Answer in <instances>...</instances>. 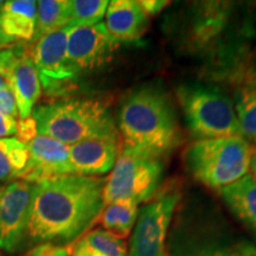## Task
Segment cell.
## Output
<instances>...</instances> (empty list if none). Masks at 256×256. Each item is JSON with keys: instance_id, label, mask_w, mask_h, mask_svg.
I'll list each match as a JSON object with an SVG mask.
<instances>
[{"instance_id": "cell-1", "label": "cell", "mask_w": 256, "mask_h": 256, "mask_svg": "<svg viewBox=\"0 0 256 256\" xmlns=\"http://www.w3.org/2000/svg\"><path fill=\"white\" fill-rule=\"evenodd\" d=\"M106 178L68 174L34 184L26 240L66 247L78 241L104 208Z\"/></svg>"}, {"instance_id": "cell-2", "label": "cell", "mask_w": 256, "mask_h": 256, "mask_svg": "<svg viewBox=\"0 0 256 256\" xmlns=\"http://www.w3.org/2000/svg\"><path fill=\"white\" fill-rule=\"evenodd\" d=\"M118 127L124 147L158 158L180 142V128L172 101L156 86H142L127 95L120 106Z\"/></svg>"}, {"instance_id": "cell-3", "label": "cell", "mask_w": 256, "mask_h": 256, "mask_svg": "<svg viewBox=\"0 0 256 256\" xmlns=\"http://www.w3.org/2000/svg\"><path fill=\"white\" fill-rule=\"evenodd\" d=\"M31 116L36 121L38 136L68 146L84 140L119 138L110 108L95 98L55 100L34 107Z\"/></svg>"}, {"instance_id": "cell-4", "label": "cell", "mask_w": 256, "mask_h": 256, "mask_svg": "<svg viewBox=\"0 0 256 256\" xmlns=\"http://www.w3.org/2000/svg\"><path fill=\"white\" fill-rule=\"evenodd\" d=\"M252 151L242 136L198 140L185 152V164L198 182L220 190L248 174Z\"/></svg>"}, {"instance_id": "cell-5", "label": "cell", "mask_w": 256, "mask_h": 256, "mask_svg": "<svg viewBox=\"0 0 256 256\" xmlns=\"http://www.w3.org/2000/svg\"><path fill=\"white\" fill-rule=\"evenodd\" d=\"M177 98L188 130L200 140L242 136L234 104L218 89L182 86Z\"/></svg>"}, {"instance_id": "cell-6", "label": "cell", "mask_w": 256, "mask_h": 256, "mask_svg": "<svg viewBox=\"0 0 256 256\" xmlns=\"http://www.w3.org/2000/svg\"><path fill=\"white\" fill-rule=\"evenodd\" d=\"M162 171V158L124 147L106 179L104 206L116 200H130L139 206L150 200L158 191Z\"/></svg>"}, {"instance_id": "cell-7", "label": "cell", "mask_w": 256, "mask_h": 256, "mask_svg": "<svg viewBox=\"0 0 256 256\" xmlns=\"http://www.w3.org/2000/svg\"><path fill=\"white\" fill-rule=\"evenodd\" d=\"M68 31L69 26H66L40 37L28 50L37 69L42 90L51 98L69 95L80 78L66 57Z\"/></svg>"}, {"instance_id": "cell-8", "label": "cell", "mask_w": 256, "mask_h": 256, "mask_svg": "<svg viewBox=\"0 0 256 256\" xmlns=\"http://www.w3.org/2000/svg\"><path fill=\"white\" fill-rule=\"evenodd\" d=\"M179 198L177 191H168L139 209L128 255L168 256L166 238Z\"/></svg>"}, {"instance_id": "cell-9", "label": "cell", "mask_w": 256, "mask_h": 256, "mask_svg": "<svg viewBox=\"0 0 256 256\" xmlns=\"http://www.w3.org/2000/svg\"><path fill=\"white\" fill-rule=\"evenodd\" d=\"M0 75L14 96L19 119H28L40 98V78L28 48L25 44H12L0 49Z\"/></svg>"}, {"instance_id": "cell-10", "label": "cell", "mask_w": 256, "mask_h": 256, "mask_svg": "<svg viewBox=\"0 0 256 256\" xmlns=\"http://www.w3.org/2000/svg\"><path fill=\"white\" fill-rule=\"evenodd\" d=\"M34 184L14 180L0 188V249L14 254L25 243Z\"/></svg>"}, {"instance_id": "cell-11", "label": "cell", "mask_w": 256, "mask_h": 256, "mask_svg": "<svg viewBox=\"0 0 256 256\" xmlns=\"http://www.w3.org/2000/svg\"><path fill=\"white\" fill-rule=\"evenodd\" d=\"M104 23L70 28L66 37V57L78 75L100 69L113 58L120 46Z\"/></svg>"}, {"instance_id": "cell-12", "label": "cell", "mask_w": 256, "mask_h": 256, "mask_svg": "<svg viewBox=\"0 0 256 256\" xmlns=\"http://www.w3.org/2000/svg\"><path fill=\"white\" fill-rule=\"evenodd\" d=\"M26 145L28 164L22 180L37 184L48 179L72 174L70 146L44 136H37Z\"/></svg>"}, {"instance_id": "cell-13", "label": "cell", "mask_w": 256, "mask_h": 256, "mask_svg": "<svg viewBox=\"0 0 256 256\" xmlns=\"http://www.w3.org/2000/svg\"><path fill=\"white\" fill-rule=\"evenodd\" d=\"M119 156V138L90 139L70 146L72 174L94 177L113 170Z\"/></svg>"}, {"instance_id": "cell-14", "label": "cell", "mask_w": 256, "mask_h": 256, "mask_svg": "<svg viewBox=\"0 0 256 256\" xmlns=\"http://www.w3.org/2000/svg\"><path fill=\"white\" fill-rule=\"evenodd\" d=\"M150 24L148 16L134 0H113L106 11V28L115 40H133L142 37Z\"/></svg>"}, {"instance_id": "cell-15", "label": "cell", "mask_w": 256, "mask_h": 256, "mask_svg": "<svg viewBox=\"0 0 256 256\" xmlns=\"http://www.w3.org/2000/svg\"><path fill=\"white\" fill-rule=\"evenodd\" d=\"M37 2L10 0L0 10V26L14 42H32L36 31Z\"/></svg>"}, {"instance_id": "cell-16", "label": "cell", "mask_w": 256, "mask_h": 256, "mask_svg": "<svg viewBox=\"0 0 256 256\" xmlns=\"http://www.w3.org/2000/svg\"><path fill=\"white\" fill-rule=\"evenodd\" d=\"M220 192L234 215L256 234V179L252 174L222 188Z\"/></svg>"}, {"instance_id": "cell-17", "label": "cell", "mask_w": 256, "mask_h": 256, "mask_svg": "<svg viewBox=\"0 0 256 256\" xmlns=\"http://www.w3.org/2000/svg\"><path fill=\"white\" fill-rule=\"evenodd\" d=\"M70 256H127V247L122 238L96 229L76 242Z\"/></svg>"}, {"instance_id": "cell-18", "label": "cell", "mask_w": 256, "mask_h": 256, "mask_svg": "<svg viewBox=\"0 0 256 256\" xmlns=\"http://www.w3.org/2000/svg\"><path fill=\"white\" fill-rule=\"evenodd\" d=\"M28 164L26 144L17 138H0V184L22 179Z\"/></svg>"}, {"instance_id": "cell-19", "label": "cell", "mask_w": 256, "mask_h": 256, "mask_svg": "<svg viewBox=\"0 0 256 256\" xmlns=\"http://www.w3.org/2000/svg\"><path fill=\"white\" fill-rule=\"evenodd\" d=\"M138 214V204L130 200H116L106 204L98 220L104 230L124 238L130 235L136 226Z\"/></svg>"}, {"instance_id": "cell-20", "label": "cell", "mask_w": 256, "mask_h": 256, "mask_svg": "<svg viewBox=\"0 0 256 256\" xmlns=\"http://www.w3.org/2000/svg\"><path fill=\"white\" fill-rule=\"evenodd\" d=\"M242 136L256 144V75L250 74L236 90L234 104Z\"/></svg>"}, {"instance_id": "cell-21", "label": "cell", "mask_w": 256, "mask_h": 256, "mask_svg": "<svg viewBox=\"0 0 256 256\" xmlns=\"http://www.w3.org/2000/svg\"><path fill=\"white\" fill-rule=\"evenodd\" d=\"M69 24L68 0H40L37 2L36 31L32 42L58 31Z\"/></svg>"}, {"instance_id": "cell-22", "label": "cell", "mask_w": 256, "mask_h": 256, "mask_svg": "<svg viewBox=\"0 0 256 256\" xmlns=\"http://www.w3.org/2000/svg\"><path fill=\"white\" fill-rule=\"evenodd\" d=\"M70 28L90 26L101 23L110 2L107 0H68Z\"/></svg>"}, {"instance_id": "cell-23", "label": "cell", "mask_w": 256, "mask_h": 256, "mask_svg": "<svg viewBox=\"0 0 256 256\" xmlns=\"http://www.w3.org/2000/svg\"><path fill=\"white\" fill-rule=\"evenodd\" d=\"M18 108L10 89L0 90V138H10L17 132Z\"/></svg>"}, {"instance_id": "cell-24", "label": "cell", "mask_w": 256, "mask_h": 256, "mask_svg": "<svg viewBox=\"0 0 256 256\" xmlns=\"http://www.w3.org/2000/svg\"><path fill=\"white\" fill-rule=\"evenodd\" d=\"M252 252L240 247H226L220 244L203 246L194 248L185 256H250Z\"/></svg>"}, {"instance_id": "cell-25", "label": "cell", "mask_w": 256, "mask_h": 256, "mask_svg": "<svg viewBox=\"0 0 256 256\" xmlns=\"http://www.w3.org/2000/svg\"><path fill=\"white\" fill-rule=\"evenodd\" d=\"M17 139L20 140L25 144L31 142L38 136L37 124L36 121L32 119V116L28 118V119H19L17 121Z\"/></svg>"}, {"instance_id": "cell-26", "label": "cell", "mask_w": 256, "mask_h": 256, "mask_svg": "<svg viewBox=\"0 0 256 256\" xmlns=\"http://www.w3.org/2000/svg\"><path fill=\"white\" fill-rule=\"evenodd\" d=\"M28 256H70V252L66 247L44 243V244L34 246Z\"/></svg>"}, {"instance_id": "cell-27", "label": "cell", "mask_w": 256, "mask_h": 256, "mask_svg": "<svg viewBox=\"0 0 256 256\" xmlns=\"http://www.w3.org/2000/svg\"><path fill=\"white\" fill-rule=\"evenodd\" d=\"M139 2V5L142 6L147 16H154L159 14L168 4V2H165V0H142V2Z\"/></svg>"}, {"instance_id": "cell-28", "label": "cell", "mask_w": 256, "mask_h": 256, "mask_svg": "<svg viewBox=\"0 0 256 256\" xmlns=\"http://www.w3.org/2000/svg\"><path fill=\"white\" fill-rule=\"evenodd\" d=\"M2 5H4V2H0V10H2ZM14 43H16V42L12 40V38H10L8 36H6L5 32L2 31V26H0V49L12 46V44H14Z\"/></svg>"}, {"instance_id": "cell-29", "label": "cell", "mask_w": 256, "mask_h": 256, "mask_svg": "<svg viewBox=\"0 0 256 256\" xmlns=\"http://www.w3.org/2000/svg\"><path fill=\"white\" fill-rule=\"evenodd\" d=\"M249 170L252 171V176L256 179V148L252 151V156H250V168Z\"/></svg>"}, {"instance_id": "cell-30", "label": "cell", "mask_w": 256, "mask_h": 256, "mask_svg": "<svg viewBox=\"0 0 256 256\" xmlns=\"http://www.w3.org/2000/svg\"><path fill=\"white\" fill-rule=\"evenodd\" d=\"M4 89H8V83H6V81L4 80V78H2V76L0 75V90H4Z\"/></svg>"}]
</instances>
